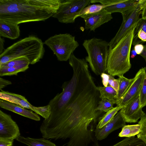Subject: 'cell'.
<instances>
[{"label": "cell", "instance_id": "cell-1", "mask_svg": "<svg viewBox=\"0 0 146 146\" xmlns=\"http://www.w3.org/2000/svg\"><path fill=\"white\" fill-rule=\"evenodd\" d=\"M68 60L72 77L63 83L62 92L50 101L51 114L40 130L50 137L74 141L91 134L104 112L97 110L100 93L85 59L73 53Z\"/></svg>", "mask_w": 146, "mask_h": 146}, {"label": "cell", "instance_id": "cell-2", "mask_svg": "<svg viewBox=\"0 0 146 146\" xmlns=\"http://www.w3.org/2000/svg\"><path fill=\"white\" fill-rule=\"evenodd\" d=\"M60 0H0V20L17 24L45 21L56 12Z\"/></svg>", "mask_w": 146, "mask_h": 146}, {"label": "cell", "instance_id": "cell-3", "mask_svg": "<svg viewBox=\"0 0 146 146\" xmlns=\"http://www.w3.org/2000/svg\"><path fill=\"white\" fill-rule=\"evenodd\" d=\"M41 39L30 35L15 43L4 50L0 54V65L14 59L25 57L33 64L43 58L45 52Z\"/></svg>", "mask_w": 146, "mask_h": 146}, {"label": "cell", "instance_id": "cell-4", "mask_svg": "<svg viewBox=\"0 0 146 146\" xmlns=\"http://www.w3.org/2000/svg\"><path fill=\"white\" fill-rule=\"evenodd\" d=\"M137 23L109 51L107 62L108 74L119 76L123 75L131 68L130 50Z\"/></svg>", "mask_w": 146, "mask_h": 146}, {"label": "cell", "instance_id": "cell-5", "mask_svg": "<svg viewBox=\"0 0 146 146\" xmlns=\"http://www.w3.org/2000/svg\"><path fill=\"white\" fill-rule=\"evenodd\" d=\"M88 54L85 60L96 75L107 72V62L109 42L94 37L84 40L82 44Z\"/></svg>", "mask_w": 146, "mask_h": 146}, {"label": "cell", "instance_id": "cell-6", "mask_svg": "<svg viewBox=\"0 0 146 146\" xmlns=\"http://www.w3.org/2000/svg\"><path fill=\"white\" fill-rule=\"evenodd\" d=\"M44 44L53 52L58 60L60 61L68 60L79 45L75 40V37L67 33L51 36L45 40Z\"/></svg>", "mask_w": 146, "mask_h": 146}, {"label": "cell", "instance_id": "cell-7", "mask_svg": "<svg viewBox=\"0 0 146 146\" xmlns=\"http://www.w3.org/2000/svg\"><path fill=\"white\" fill-rule=\"evenodd\" d=\"M56 12L52 17L62 23H74L82 10L91 3L90 0H60Z\"/></svg>", "mask_w": 146, "mask_h": 146}, {"label": "cell", "instance_id": "cell-8", "mask_svg": "<svg viewBox=\"0 0 146 146\" xmlns=\"http://www.w3.org/2000/svg\"><path fill=\"white\" fill-rule=\"evenodd\" d=\"M146 4V0H140L139 3L132 9L121 13L123 21L115 36L109 42V51L136 24L139 19L140 15Z\"/></svg>", "mask_w": 146, "mask_h": 146}, {"label": "cell", "instance_id": "cell-9", "mask_svg": "<svg viewBox=\"0 0 146 146\" xmlns=\"http://www.w3.org/2000/svg\"><path fill=\"white\" fill-rule=\"evenodd\" d=\"M145 75V67L142 68L139 70L125 94L119 101L116 103L117 106L121 108L139 94Z\"/></svg>", "mask_w": 146, "mask_h": 146}, {"label": "cell", "instance_id": "cell-10", "mask_svg": "<svg viewBox=\"0 0 146 146\" xmlns=\"http://www.w3.org/2000/svg\"><path fill=\"white\" fill-rule=\"evenodd\" d=\"M20 134L17 125L11 115L0 110V139L13 141Z\"/></svg>", "mask_w": 146, "mask_h": 146}, {"label": "cell", "instance_id": "cell-11", "mask_svg": "<svg viewBox=\"0 0 146 146\" xmlns=\"http://www.w3.org/2000/svg\"><path fill=\"white\" fill-rule=\"evenodd\" d=\"M142 109L140 106L139 95L122 107L120 110L125 122L134 123L146 114Z\"/></svg>", "mask_w": 146, "mask_h": 146}, {"label": "cell", "instance_id": "cell-12", "mask_svg": "<svg viewBox=\"0 0 146 146\" xmlns=\"http://www.w3.org/2000/svg\"><path fill=\"white\" fill-rule=\"evenodd\" d=\"M140 0H90L91 3H100L105 6L104 8L109 13H121L134 7Z\"/></svg>", "mask_w": 146, "mask_h": 146}, {"label": "cell", "instance_id": "cell-13", "mask_svg": "<svg viewBox=\"0 0 146 146\" xmlns=\"http://www.w3.org/2000/svg\"><path fill=\"white\" fill-rule=\"evenodd\" d=\"M80 17L83 18L85 21V29L93 31L113 19L111 13L108 12L104 8L98 12L82 15Z\"/></svg>", "mask_w": 146, "mask_h": 146}, {"label": "cell", "instance_id": "cell-14", "mask_svg": "<svg viewBox=\"0 0 146 146\" xmlns=\"http://www.w3.org/2000/svg\"><path fill=\"white\" fill-rule=\"evenodd\" d=\"M120 110L108 123L100 129L96 128L94 131L96 138L98 140L105 139L111 132L125 125Z\"/></svg>", "mask_w": 146, "mask_h": 146}, {"label": "cell", "instance_id": "cell-15", "mask_svg": "<svg viewBox=\"0 0 146 146\" xmlns=\"http://www.w3.org/2000/svg\"><path fill=\"white\" fill-rule=\"evenodd\" d=\"M0 107L32 119L36 121L40 120V117L38 114L34 113L32 110H29L19 105L1 99Z\"/></svg>", "mask_w": 146, "mask_h": 146}, {"label": "cell", "instance_id": "cell-16", "mask_svg": "<svg viewBox=\"0 0 146 146\" xmlns=\"http://www.w3.org/2000/svg\"><path fill=\"white\" fill-rule=\"evenodd\" d=\"M0 99L17 104L25 108L30 109L36 113V107L32 105L26 98L21 95L8 91L0 90Z\"/></svg>", "mask_w": 146, "mask_h": 146}, {"label": "cell", "instance_id": "cell-17", "mask_svg": "<svg viewBox=\"0 0 146 146\" xmlns=\"http://www.w3.org/2000/svg\"><path fill=\"white\" fill-rule=\"evenodd\" d=\"M20 35L18 24L7 21L0 20V36L11 39H15Z\"/></svg>", "mask_w": 146, "mask_h": 146}, {"label": "cell", "instance_id": "cell-18", "mask_svg": "<svg viewBox=\"0 0 146 146\" xmlns=\"http://www.w3.org/2000/svg\"><path fill=\"white\" fill-rule=\"evenodd\" d=\"M16 140L29 146H57L54 143L44 138L35 139L20 136Z\"/></svg>", "mask_w": 146, "mask_h": 146}, {"label": "cell", "instance_id": "cell-19", "mask_svg": "<svg viewBox=\"0 0 146 146\" xmlns=\"http://www.w3.org/2000/svg\"><path fill=\"white\" fill-rule=\"evenodd\" d=\"M119 85L117 96L115 98V102L119 101L125 94L133 80V78H127L123 75L118 76Z\"/></svg>", "mask_w": 146, "mask_h": 146}, {"label": "cell", "instance_id": "cell-20", "mask_svg": "<svg viewBox=\"0 0 146 146\" xmlns=\"http://www.w3.org/2000/svg\"><path fill=\"white\" fill-rule=\"evenodd\" d=\"M29 64V63H27L12 67L0 68V76L17 75L18 73L27 70Z\"/></svg>", "mask_w": 146, "mask_h": 146}, {"label": "cell", "instance_id": "cell-21", "mask_svg": "<svg viewBox=\"0 0 146 146\" xmlns=\"http://www.w3.org/2000/svg\"><path fill=\"white\" fill-rule=\"evenodd\" d=\"M141 125L138 124L133 125H125L122 128L118 136L129 137L138 135L141 131Z\"/></svg>", "mask_w": 146, "mask_h": 146}, {"label": "cell", "instance_id": "cell-22", "mask_svg": "<svg viewBox=\"0 0 146 146\" xmlns=\"http://www.w3.org/2000/svg\"><path fill=\"white\" fill-rule=\"evenodd\" d=\"M121 107L117 106L104 114L99 119L96 129H100L110 121L121 109Z\"/></svg>", "mask_w": 146, "mask_h": 146}, {"label": "cell", "instance_id": "cell-23", "mask_svg": "<svg viewBox=\"0 0 146 146\" xmlns=\"http://www.w3.org/2000/svg\"><path fill=\"white\" fill-rule=\"evenodd\" d=\"M111 146H146V145L142 140L134 136L126 137Z\"/></svg>", "mask_w": 146, "mask_h": 146}, {"label": "cell", "instance_id": "cell-24", "mask_svg": "<svg viewBox=\"0 0 146 146\" xmlns=\"http://www.w3.org/2000/svg\"><path fill=\"white\" fill-rule=\"evenodd\" d=\"M100 76L102 83L104 86H111L117 92L119 85L118 79H115L113 76L106 73L102 74Z\"/></svg>", "mask_w": 146, "mask_h": 146}, {"label": "cell", "instance_id": "cell-25", "mask_svg": "<svg viewBox=\"0 0 146 146\" xmlns=\"http://www.w3.org/2000/svg\"><path fill=\"white\" fill-rule=\"evenodd\" d=\"M100 93V97L102 99L106 98L109 99H115L117 92L112 87L98 86Z\"/></svg>", "mask_w": 146, "mask_h": 146}, {"label": "cell", "instance_id": "cell-26", "mask_svg": "<svg viewBox=\"0 0 146 146\" xmlns=\"http://www.w3.org/2000/svg\"><path fill=\"white\" fill-rule=\"evenodd\" d=\"M115 102V99L102 98L99 103L97 110L106 113L114 108L113 105Z\"/></svg>", "mask_w": 146, "mask_h": 146}, {"label": "cell", "instance_id": "cell-27", "mask_svg": "<svg viewBox=\"0 0 146 146\" xmlns=\"http://www.w3.org/2000/svg\"><path fill=\"white\" fill-rule=\"evenodd\" d=\"M102 4H93L84 8L77 16V18L82 15L94 13L98 12L105 8Z\"/></svg>", "mask_w": 146, "mask_h": 146}, {"label": "cell", "instance_id": "cell-28", "mask_svg": "<svg viewBox=\"0 0 146 146\" xmlns=\"http://www.w3.org/2000/svg\"><path fill=\"white\" fill-rule=\"evenodd\" d=\"M29 63L28 59L25 57L17 58L0 65V68H10L24 63Z\"/></svg>", "mask_w": 146, "mask_h": 146}, {"label": "cell", "instance_id": "cell-29", "mask_svg": "<svg viewBox=\"0 0 146 146\" xmlns=\"http://www.w3.org/2000/svg\"><path fill=\"white\" fill-rule=\"evenodd\" d=\"M138 124L141 125V131L137 135V137L146 145V114L140 119Z\"/></svg>", "mask_w": 146, "mask_h": 146}, {"label": "cell", "instance_id": "cell-30", "mask_svg": "<svg viewBox=\"0 0 146 146\" xmlns=\"http://www.w3.org/2000/svg\"><path fill=\"white\" fill-rule=\"evenodd\" d=\"M139 99L140 106L143 108L146 106V75L145 76L140 92Z\"/></svg>", "mask_w": 146, "mask_h": 146}, {"label": "cell", "instance_id": "cell-31", "mask_svg": "<svg viewBox=\"0 0 146 146\" xmlns=\"http://www.w3.org/2000/svg\"><path fill=\"white\" fill-rule=\"evenodd\" d=\"M37 114L42 116L44 119L49 117L51 113L50 106L48 105L42 107H37Z\"/></svg>", "mask_w": 146, "mask_h": 146}, {"label": "cell", "instance_id": "cell-32", "mask_svg": "<svg viewBox=\"0 0 146 146\" xmlns=\"http://www.w3.org/2000/svg\"><path fill=\"white\" fill-rule=\"evenodd\" d=\"M141 29L146 33V17H141L139 19L135 28L134 33L137 32Z\"/></svg>", "mask_w": 146, "mask_h": 146}, {"label": "cell", "instance_id": "cell-33", "mask_svg": "<svg viewBox=\"0 0 146 146\" xmlns=\"http://www.w3.org/2000/svg\"><path fill=\"white\" fill-rule=\"evenodd\" d=\"M144 48V45L142 44H138L134 45V49L137 54L140 55L142 52Z\"/></svg>", "mask_w": 146, "mask_h": 146}, {"label": "cell", "instance_id": "cell-34", "mask_svg": "<svg viewBox=\"0 0 146 146\" xmlns=\"http://www.w3.org/2000/svg\"><path fill=\"white\" fill-rule=\"evenodd\" d=\"M12 84V82L10 81L7 80L1 77L0 78V90H1L2 89L6 86Z\"/></svg>", "mask_w": 146, "mask_h": 146}, {"label": "cell", "instance_id": "cell-35", "mask_svg": "<svg viewBox=\"0 0 146 146\" xmlns=\"http://www.w3.org/2000/svg\"><path fill=\"white\" fill-rule=\"evenodd\" d=\"M13 141L0 139V146H9L13 144Z\"/></svg>", "mask_w": 146, "mask_h": 146}, {"label": "cell", "instance_id": "cell-36", "mask_svg": "<svg viewBox=\"0 0 146 146\" xmlns=\"http://www.w3.org/2000/svg\"><path fill=\"white\" fill-rule=\"evenodd\" d=\"M4 39L0 36V54H1L3 52Z\"/></svg>", "mask_w": 146, "mask_h": 146}, {"label": "cell", "instance_id": "cell-37", "mask_svg": "<svg viewBox=\"0 0 146 146\" xmlns=\"http://www.w3.org/2000/svg\"><path fill=\"white\" fill-rule=\"evenodd\" d=\"M141 14L142 18H144L146 17V4L142 11Z\"/></svg>", "mask_w": 146, "mask_h": 146}, {"label": "cell", "instance_id": "cell-38", "mask_svg": "<svg viewBox=\"0 0 146 146\" xmlns=\"http://www.w3.org/2000/svg\"><path fill=\"white\" fill-rule=\"evenodd\" d=\"M144 48L142 52L140 55L144 59L146 58V44L144 45Z\"/></svg>", "mask_w": 146, "mask_h": 146}, {"label": "cell", "instance_id": "cell-39", "mask_svg": "<svg viewBox=\"0 0 146 146\" xmlns=\"http://www.w3.org/2000/svg\"><path fill=\"white\" fill-rule=\"evenodd\" d=\"M137 53L133 49L131 51V57L132 58H134L137 55Z\"/></svg>", "mask_w": 146, "mask_h": 146}, {"label": "cell", "instance_id": "cell-40", "mask_svg": "<svg viewBox=\"0 0 146 146\" xmlns=\"http://www.w3.org/2000/svg\"><path fill=\"white\" fill-rule=\"evenodd\" d=\"M145 62H146V58L145 59Z\"/></svg>", "mask_w": 146, "mask_h": 146}, {"label": "cell", "instance_id": "cell-41", "mask_svg": "<svg viewBox=\"0 0 146 146\" xmlns=\"http://www.w3.org/2000/svg\"><path fill=\"white\" fill-rule=\"evenodd\" d=\"M9 146H13L12 145H10Z\"/></svg>", "mask_w": 146, "mask_h": 146}]
</instances>
